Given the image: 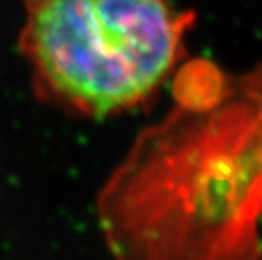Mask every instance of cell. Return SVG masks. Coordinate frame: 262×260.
<instances>
[{
	"instance_id": "1",
	"label": "cell",
	"mask_w": 262,
	"mask_h": 260,
	"mask_svg": "<svg viewBox=\"0 0 262 260\" xmlns=\"http://www.w3.org/2000/svg\"><path fill=\"white\" fill-rule=\"evenodd\" d=\"M115 260H262V66H189L97 198Z\"/></svg>"
},
{
	"instance_id": "2",
	"label": "cell",
	"mask_w": 262,
	"mask_h": 260,
	"mask_svg": "<svg viewBox=\"0 0 262 260\" xmlns=\"http://www.w3.org/2000/svg\"><path fill=\"white\" fill-rule=\"evenodd\" d=\"M19 49L39 100L88 119L142 105L185 54L172 0H22Z\"/></svg>"
}]
</instances>
